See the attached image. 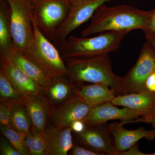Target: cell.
<instances>
[{"label": "cell", "mask_w": 155, "mask_h": 155, "mask_svg": "<svg viewBox=\"0 0 155 155\" xmlns=\"http://www.w3.org/2000/svg\"><path fill=\"white\" fill-rule=\"evenodd\" d=\"M153 10L145 11L133 6L120 5L108 7L101 5L92 17L88 27L82 31L83 37L109 31H129L140 29L144 32L150 25Z\"/></svg>", "instance_id": "cell-1"}, {"label": "cell", "mask_w": 155, "mask_h": 155, "mask_svg": "<svg viewBox=\"0 0 155 155\" xmlns=\"http://www.w3.org/2000/svg\"><path fill=\"white\" fill-rule=\"evenodd\" d=\"M67 76L80 84L84 82L106 84L115 89L116 94L122 77L113 72L108 54L93 57L72 58L64 60Z\"/></svg>", "instance_id": "cell-2"}, {"label": "cell", "mask_w": 155, "mask_h": 155, "mask_svg": "<svg viewBox=\"0 0 155 155\" xmlns=\"http://www.w3.org/2000/svg\"><path fill=\"white\" fill-rule=\"evenodd\" d=\"M129 31H109L91 38L70 36L59 47L64 60L106 54L115 51Z\"/></svg>", "instance_id": "cell-3"}, {"label": "cell", "mask_w": 155, "mask_h": 155, "mask_svg": "<svg viewBox=\"0 0 155 155\" xmlns=\"http://www.w3.org/2000/svg\"><path fill=\"white\" fill-rule=\"evenodd\" d=\"M34 37L29 49L23 54L51 79L67 76V66L59 50L40 30L33 17Z\"/></svg>", "instance_id": "cell-4"}, {"label": "cell", "mask_w": 155, "mask_h": 155, "mask_svg": "<svg viewBox=\"0 0 155 155\" xmlns=\"http://www.w3.org/2000/svg\"><path fill=\"white\" fill-rule=\"evenodd\" d=\"M10 11V27L14 49L25 54L34 37L33 5L29 0H4Z\"/></svg>", "instance_id": "cell-5"}, {"label": "cell", "mask_w": 155, "mask_h": 155, "mask_svg": "<svg viewBox=\"0 0 155 155\" xmlns=\"http://www.w3.org/2000/svg\"><path fill=\"white\" fill-rule=\"evenodd\" d=\"M155 71V48L148 41L142 48L135 65L122 77L117 96L145 91L148 78Z\"/></svg>", "instance_id": "cell-6"}, {"label": "cell", "mask_w": 155, "mask_h": 155, "mask_svg": "<svg viewBox=\"0 0 155 155\" xmlns=\"http://www.w3.org/2000/svg\"><path fill=\"white\" fill-rule=\"evenodd\" d=\"M33 14L40 30L50 41L67 17L69 10L68 0H35Z\"/></svg>", "instance_id": "cell-7"}, {"label": "cell", "mask_w": 155, "mask_h": 155, "mask_svg": "<svg viewBox=\"0 0 155 155\" xmlns=\"http://www.w3.org/2000/svg\"><path fill=\"white\" fill-rule=\"evenodd\" d=\"M112 0H68L67 17L53 38L54 45L59 47L73 31L91 18L101 5Z\"/></svg>", "instance_id": "cell-8"}, {"label": "cell", "mask_w": 155, "mask_h": 155, "mask_svg": "<svg viewBox=\"0 0 155 155\" xmlns=\"http://www.w3.org/2000/svg\"><path fill=\"white\" fill-rule=\"evenodd\" d=\"M78 141L83 147L102 155H116L114 139L107 123L87 125L83 132L76 134Z\"/></svg>", "instance_id": "cell-9"}, {"label": "cell", "mask_w": 155, "mask_h": 155, "mask_svg": "<svg viewBox=\"0 0 155 155\" xmlns=\"http://www.w3.org/2000/svg\"><path fill=\"white\" fill-rule=\"evenodd\" d=\"M140 117L134 110L126 107L120 109L110 102L91 108L83 121L86 125H93L107 123L110 120H120L121 124L125 125Z\"/></svg>", "instance_id": "cell-10"}, {"label": "cell", "mask_w": 155, "mask_h": 155, "mask_svg": "<svg viewBox=\"0 0 155 155\" xmlns=\"http://www.w3.org/2000/svg\"><path fill=\"white\" fill-rule=\"evenodd\" d=\"M2 69L22 95L41 96L45 89L39 85L12 61L10 55L0 54Z\"/></svg>", "instance_id": "cell-11"}, {"label": "cell", "mask_w": 155, "mask_h": 155, "mask_svg": "<svg viewBox=\"0 0 155 155\" xmlns=\"http://www.w3.org/2000/svg\"><path fill=\"white\" fill-rule=\"evenodd\" d=\"M91 108L75 94L65 101L54 112L53 119L57 127H70L73 122L86 117Z\"/></svg>", "instance_id": "cell-12"}, {"label": "cell", "mask_w": 155, "mask_h": 155, "mask_svg": "<svg viewBox=\"0 0 155 155\" xmlns=\"http://www.w3.org/2000/svg\"><path fill=\"white\" fill-rule=\"evenodd\" d=\"M123 126L121 122L109 124L115 149L119 152L127 150L141 139L153 140L155 138V129L146 130L144 127H140L136 130H129Z\"/></svg>", "instance_id": "cell-13"}, {"label": "cell", "mask_w": 155, "mask_h": 155, "mask_svg": "<svg viewBox=\"0 0 155 155\" xmlns=\"http://www.w3.org/2000/svg\"><path fill=\"white\" fill-rule=\"evenodd\" d=\"M111 102L116 106L134 110L140 117H150L155 115V93L145 91L117 96Z\"/></svg>", "instance_id": "cell-14"}, {"label": "cell", "mask_w": 155, "mask_h": 155, "mask_svg": "<svg viewBox=\"0 0 155 155\" xmlns=\"http://www.w3.org/2000/svg\"><path fill=\"white\" fill-rule=\"evenodd\" d=\"M71 127H51L45 129L46 149L45 155H67L73 147Z\"/></svg>", "instance_id": "cell-15"}, {"label": "cell", "mask_w": 155, "mask_h": 155, "mask_svg": "<svg viewBox=\"0 0 155 155\" xmlns=\"http://www.w3.org/2000/svg\"><path fill=\"white\" fill-rule=\"evenodd\" d=\"M76 91V94L91 108L112 102L117 96L115 89L106 84L91 83L83 85Z\"/></svg>", "instance_id": "cell-16"}, {"label": "cell", "mask_w": 155, "mask_h": 155, "mask_svg": "<svg viewBox=\"0 0 155 155\" xmlns=\"http://www.w3.org/2000/svg\"><path fill=\"white\" fill-rule=\"evenodd\" d=\"M20 103L28 112L34 129L44 132L48 110L41 96L23 95Z\"/></svg>", "instance_id": "cell-17"}, {"label": "cell", "mask_w": 155, "mask_h": 155, "mask_svg": "<svg viewBox=\"0 0 155 155\" xmlns=\"http://www.w3.org/2000/svg\"><path fill=\"white\" fill-rule=\"evenodd\" d=\"M10 57L18 67L39 85L44 89L45 91L52 79L47 77L33 62L23 54L14 49V48L11 51Z\"/></svg>", "instance_id": "cell-18"}, {"label": "cell", "mask_w": 155, "mask_h": 155, "mask_svg": "<svg viewBox=\"0 0 155 155\" xmlns=\"http://www.w3.org/2000/svg\"><path fill=\"white\" fill-rule=\"evenodd\" d=\"M66 76L52 79L45 90L52 103H63L76 94L77 88H75L73 81L67 80Z\"/></svg>", "instance_id": "cell-19"}, {"label": "cell", "mask_w": 155, "mask_h": 155, "mask_svg": "<svg viewBox=\"0 0 155 155\" xmlns=\"http://www.w3.org/2000/svg\"><path fill=\"white\" fill-rule=\"evenodd\" d=\"M10 11L3 0L0 4V54L10 55L13 50L10 27Z\"/></svg>", "instance_id": "cell-20"}, {"label": "cell", "mask_w": 155, "mask_h": 155, "mask_svg": "<svg viewBox=\"0 0 155 155\" xmlns=\"http://www.w3.org/2000/svg\"><path fill=\"white\" fill-rule=\"evenodd\" d=\"M12 105L11 127L23 136L28 135L31 132L33 126L25 107L21 103Z\"/></svg>", "instance_id": "cell-21"}, {"label": "cell", "mask_w": 155, "mask_h": 155, "mask_svg": "<svg viewBox=\"0 0 155 155\" xmlns=\"http://www.w3.org/2000/svg\"><path fill=\"white\" fill-rule=\"evenodd\" d=\"M0 96L1 101L5 102L11 104L20 103L23 96L1 69H0Z\"/></svg>", "instance_id": "cell-22"}, {"label": "cell", "mask_w": 155, "mask_h": 155, "mask_svg": "<svg viewBox=\"0 0 155 155\" xmlns=\"http://www.w3.org/2000/svg\"><path fill=\"white\" fill-rule=\"evenodd\" d=\"M44 132L37 131L32 127L31 132L24 136L29 155H45L46 143Z\"/></svg>", "instance_id": "cell-23"}, {"label": "cell", "mask_w": 155, "mask_h": 155, "mask_svg": "<svg viewBox=\"0 0 155 155\" xmlns=\"http://www.w3.org/2000/svg\"><path fill=\"white\" fill-rule=\"evenodd\" d=\"M1 130L3 135L21 155H29L24 136L11 127L1 125Z\"/></svg>", "instance_id": "cell-24"}, {"label": "cell", "mask_w": 155, "mask_h": 155, "mask_svg": "<svg viewBox=\"0 0 155 155\" xmlns=\"http://www.w3.org/2000/svg\"><path fill=\"white\" fill-rule=\"evenodd\" d=\"M12 105L10 103L1 101L0 123L1 125L11 127Z\"/></svg>", "instance_id": "cell-25"}, {"label": "cell", "mask_w": 155, "mask_h": 155, "mask_svg": "<svg viewBox=\"0 0 155 155\" xmlns=\"http://www.w3.org/2000/svg\"><path fill=\"white\" fill-rule=\"evenodd\" d=\"M0 150L2 155H21L10 143L5 140H2L1 141Z\"/></svg>", "instance_id": "cell-26"}, {"label": "cell", "mask_w": 155, "mask_h": 155, "mask_svg": "<svg viewBox=\"0 0 155 155\" xmlns=\"http://www.w3.org/2000/svg\"><path fill=\"white\" fill-rule=\"evenodd\" d=\"M70 155H102L100 153L96 152L84 147L78 146H73L71 149Z\"/></svg>", "instance_id": "cell-27"}, {"label": "cell", "mask_w": 155, "mask_h": 155, "mask_svg": "<svg viewBox=\"0 0 155 155\" xmlns=\"http://www.w3.org/2000/svg\"><path fill=\"white\" fill-rule=\"evenodd\" d=\"M116 155H148V154L140 151L139 150L138 144L137 143L127 150L120 152H117Z\"/></svg>", "instance_id": "cell-28"}, {"label": "cell", "mask_w": 155, "mask_h": 155, "mask_svg": "<svg viewBox=\"0 0 155 155\" xmlns=\"http://www.w3.org/2000/svg\"><path fill=\"white\" fill-rule=\"evenodd\" d=\"M145 89L146 91L155 93V71L147 79Z\"/></svg>", "instance_id": "cell-29"}, {"label": "cell", "mask_w": 155, "mask_h": 155, "mask_svg": "<svg viewBox=\"0 0 155 155\" xmlns=\"http://www.w3.org/2000/svg\"><path fill=\"white\" fill-rule=\"evenodd\" d=\"M87 125L83 120H79L75 121L71 125V128L72 131L76 134H79L83 132L86 128Z\"/></svg>", "instance_id": "cell-30"}, {"label": "cell", "mask_w": 155, "mask_h": 155, "mask_svg": "<svg viewBox=\"0 0 155 155\" xmlns=\"http://www.w3.org/2000/svg\"><path fill=\"white\" fill-rule=\"evenodd\" d=\"M134 122H145L151 125L153 129L155 130V115L147 117H140L135 119Z\"/></svg>", "instance_id": "cell-31"}, {"label": "cell", "mask_w": 155, "mask_h": 155, "mask_svg": "<svg viewBox=\"0 0 155 155\" xmlns=\"http://www.w3.org/2000/svg\"><path fill=\"white\" fill-rule=\"evenodd\" d=\"M154 31H155V7L154 10H153L152 17L148 28L146 31L144 32V33H146V32L153 33Z\"/></svg>", "instance_id": "cell-32"}, {"label": "cell", "mask_w": 155, "mask_h": 155, "mask_svg": "<svg viewBox=\"0 0 155 155\" xmlns=\"http://www.w3.org/2000/svg\"><path fill=\"white\" fill-rule=\"evenodd\" d=\"M144 34L147 41L149 42L155 48V38L153 34L149 32H146Z\"/></svg>", "instance_id": "cell-33"}, {"label": "cell", "mask_w": 155, "mask_h": 155, "mask_svg": "<svg viewBox=\"0 0 155 155\" xmlns=\"http://www.w3.org/2000/svg\"><path fill=\"white\" fill-rule=\"evenodd\" d=\"M148 155H155V152L153 153L148 154Z\"/></svg>", "instance_id": "cell-34"}, {"label": "cell", "mask_w": 155, "mask_h": 155, "mask_svg": "<svg viewBox=\"0 0 155 155\" xmlns=\"http://www.w3.org/2000/svg\"><path fill=\"white\" fill-rule=\"evenodd\" d=\"M150 33V32H149ZM153 34V35L154 37L155 38V31L154 32H153V33H151Z\"/></svg>", "instance_id": "cell-35"}, {"label": "cell", "mask_w": 155, "mask_h": 155, "mask_svg": "<svg viewBox=\"0 0 155 155\" xmlns=\"http://www.w3.org/2000/svg\"><path fill=\"white\" fill-rule=\"evenodd\" d=\"M35 0H32V1H31V3H32V2H34V1H35Z\"/></svg>", "instance_id": "cell-36"}, {"label": "cell", "mask_w": 155, "mask_h": 155, "mask_svg": "<svg viewBox=\"0 0 155 155\" xmlns=\"http://www.w3.org/2000/svg\"><path fill=\"white\" fill-rule=\"evenodd\" d=\"M29 1H30L31 2V1H32V0H29Z\"/></svg>", "instance_id": "cell-37"}]
</instances>
